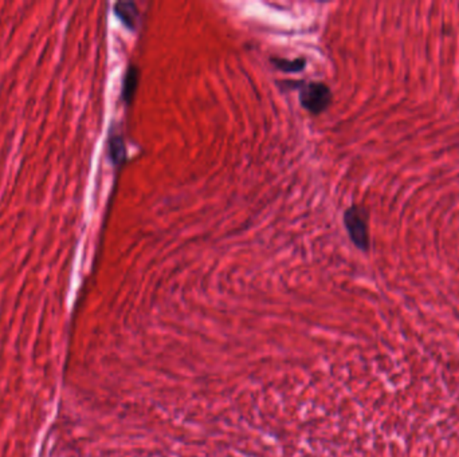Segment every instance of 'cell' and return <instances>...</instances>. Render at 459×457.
Wrapping results in <instances>:
<instances>
[{
    "label": "cell",
    "instance_id": "6da1fadb",
    "mask_svg": "<svg viewBox=\"0 0 459 457\" xmlns=\"http://www.w3.org/2000/svg\"><path fill=\"white\" fill-rule=\"evenodd\" d=\"M300 102L302 108L312 114H321L332 102L331 89L324 83H306L300 90Z\"/></svg>",
    "mask_w": 459,
    "mask_h": 457
},
{
    "label": "cell",
    "instance_id": "7a4b0ae2",
    "mask_svg": "<svg viewBox=\"0 0 459 457\" xmlns=\"http://www.w3.org/2000/svg\"><path fill=\"white\" fill-rule=\"evenodd\" d=\"M344 224L350 240L362 251L369 249V234L367 225V213L362 207L352 206L345 211Z\"/></svg>",
    "mask_w": 459,
    "mask_h": 457
},
{
    "label": "cell",
    "instance_id": "3957f363",
    "mask_svg": "<svg viewBox=\"0 0 459 457\" xmlns=\"http://www.w3.org/2000/svg\"><path fill=\"white\" fill-rule=\"evenodd\" d=\"M114 13L129 30H135L139 23V10L133 1H118L114 4Z\"/></svg>",
    "mask_w": 459,
    "mask_h": 457
},
{
    "label": "cell",
    "instance_id": "277c9868",
    "mask_svg": "<svg viewBox=\"0 0 459 457\" xmlns=\"http://www.w3.org/2000/svg\"><path fill=\"white\" fill-rule=\"evenodd\" d=\"M139 69L136 66H130L126 71L123 83V99L126 104H130L136 94L137 84H139Z\"/></svg>",
    "mask_w": 459,
    "mask_h": 457
},
{
    "label": "cell",
    "instance_id": "5b68a950",
    "mask_svg": "<svg viewBox=\"0 0 459 457\" xmlns=\"http://www.w3.org/2000/svg\"><path fill=\"white\" fill-rule=\"evenodd\" d=\"M271 63L285 73H300L305 69L306 61L304 58L297 59H283V58H273Z\"/></svg>",
    "mask_w": 459,
    "mask_h": 457
},
{
    "label": "cell",
    "instance_id": "8992f818",
    "mask_svg": "<svg viewBox=\"0 0 459 457\" xmlns=\"http://www.w3.org/2000/svg\"><path fill=\"white\" fill-rule=\"evenodd\" d=\"M111 158L114 164H121L126 158L124 141L118 136L111 139Z\"/></svg>",
    "mask_w": 459,
    "mask_h": 457
}]
</instances>
